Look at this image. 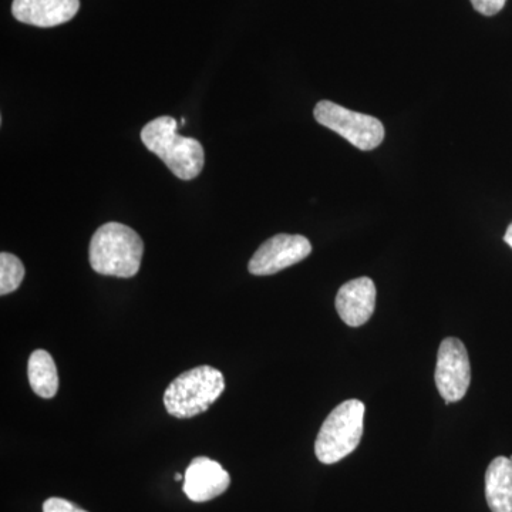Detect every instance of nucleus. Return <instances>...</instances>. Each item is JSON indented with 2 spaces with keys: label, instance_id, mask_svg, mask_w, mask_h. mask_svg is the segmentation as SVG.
<instances>
[{
  "label": "nucleus",
  "instance_id": "nucleus-7",
  "mask_svg": "<svg viewBox=\"0 0 512 512\" xmlns=\"http://www.w3.org/2000/svg\"><path fill=\"white\" fill-rule=\"evenodd\" d=\"M311 252V242L302 235H275L256 249L249 261L248 271L256 276L278 274L308 258Z\"/></svg>",
  "mask_w": 512,
  "mask_h": 512
},
{
  "label": "nucleus",
  "instance_id": "nucleus-17",
  "mask_svg": "<svg viewBox=\"0 0 512 512\" xmlns=\"http://www.w3.org/2000/svg\"><path fill=\"white\" fill-rule=\"evenodd\" d=\"M184 480V477L181 476V474H175V481H181Z\"/></svg>",
  "mask_w": 512,
  "mask_h": 512
},
{
  "label": "nucleus",
  "instance_id": "nucleus-11",
  "mask_svg": "<svg viewBox=\"0 0 512 512\" xmlns=\"http://www.w3.org/2000/svg\"><path fill=\"white\" fill-rule=\"evenodd\" d=\"M485 498L493 512H512V461L494 458L485 473Z\"/></svg>",
  "mask_w": 512,
  "mask_h": 512
},
{
  "label": "nucleus",
  "instance_id": "nucleus-10",
  "mask_svg": "<svg viewBox=\"0 0 512 512\" xmlns=\"http://www.w3.org/2000/svg\"><path fill=\"white\" fill-rule=\"evenodd\" d=\"M79 0H13L15 19L37 28H55L79 12Z\"/></svg>",
  "mask_w": 512,
  "mask_h": 512
},
{
  "label": "nucleus",
  "instance_id": "nucleus-12",
  "mask_svg": "<svg viewBox=\"0 0 512 512\" xmlns=\"http://www.w3.org/2000/svg\"><path fill=\"white\" fill-rule=\"evenodd\" d=\"M30 387L42 399H53L59 390V373L52 355L46 350H35L29 357Z\"/></svg>",
  "mask_w": 512,
  "mask_h": 512
},
{
  "label": "nucleus",
  "instance_id": "nucleus-9",
  "mask_svg": "<svg viewBox=\"0 0 512 512\" xmlns=\"http://www.w3.org/2000/svg\"><path fill=\"white\" fill-rule=\"evenodd\" d=\"M375 306V282L366 276L349 281L336 295V311L350 328L365 325L367 320L372 318Z\"/></svg>",
  "mask_w": 512,
  "mask_h": 512
},
{
  "label": "nucleus",
  "instance_id": "nucleus-5",
  "mask_svg": "<svg viewBox=\"0 0 512 512\" xmlns=\"http://www.w3.org/2000/svg\"><path fill=\"white\" fill-rule=\"evenodd\" d=\"M313 116L319 124L335 131L359 150H375L383 143L384 127L376 117L356 113L329 100L319 101Z\"/></svg>",
  "mask_w": 512,
  "mask_h": 512
},
{
  "label": "nucleus",
  "instance_id": "nucleus-15",
  "mask_svg": "<svg viewBox=\"0 0 512 512\" xmlns=\"http://www.w3.org/2000/svg\"><path fill=\"white\" fill-rule=\"evenodd\" d=\"M43 512H87L64 498H49L43 504Z\"/></svg>",
  "mask_w": 512,
  "mask_h": 512
},
{
  "label": "nucleus",
  "instance_id": "nucleus-1",
  "mask_svg": "<svg viewBox=\"0 0 512 512\" xmlns=\"http://www.w3.org/2000/svg\"><path fill=\"white\" fill-rule=\"evenodd\" d=\"M143 254V239L119 222L101 225L90 241V265L100 275L133 278L140 271Z\"/></svg>",
  "mask_w": 512,
  "mask_h": 512
},
{
  "label": "nucleus",
  "instance_id": "nucleus-4",
  "mask_svg": "<svg viewBox=\"0 0 512 512\" xmlns=\"http://www.w3.org/2000/svg\"><path fill=\"white\" fill-rule=\"evenodd\" d=\"M365 404L360 400H346L332 410L323 421L315 443L320 463L335 464L352 454L363 436Z\"/></svg>",
  "mask_w": 512,
  "mask_h": 512
},
{
  "label": "nucleus",
  "instance_id": "nucleus-13",
  "mask_svg": "<svg viewBox=\"0 0 512 512\" xmlns=\"http://www.w3.org/2000/svg\"><path fill=\"white\" fill-rule=\"evenodd\" d=\"M25 278V266L18 256L2 252L0 254V295L18 291Z\"/></svg>",
  "mask_w": 512,
  "mask_h": 512
},
{
  "label": "nucleus",
  "instance_id": "nucleus-16",
  "mask_svg": "<svg viewBox=\"0 0 512 512\" xmlns=\"http://www.w3.org/2000/svg\"><path fill=\"white\" fill-rule=\"evenodd\" d=\"M504 241L512 248V222L510 227H508L507 232H505Z\"/></svg>",
  "mask_w": 512,
  "mask_h": 512
},
{
  "label": "nucleus",
  "instance_id": "nucleus-18",
  "mask_svg": "<svg viewBox=\"0 0 512 512\" xmlns=\"http://www.w3.org/2000/svg\"><path fill=\"white\" fill-rule=\"evenodd\" d=\"M510 460L512 461V456H511Z\"/></svg>",
  "mask_w": 512,
  "mask_h": 512
},
{
  "label": "nucleus",
  "instance_id": "nucleus-3",
  "mask_svg": "<svg viewBox=\"0 0 512 512\" xmlns=\"http://www.w3.org/2000/svg\"><path fill=\"white\" fill-rule=\"evenodd\" d=\"M225 390L224 375L212 366H198L175 377L164 393V406L170 416L191 419L220 399Z\"/></svg>",
  "mask_w": 512,
  "mask_h": 512
},
{
  "label": "nucleus",
  "instance_id": "nucleus-6",
  "mask_svg": "<svg viewBox=\"0 0 512 512\" xmlns=\"http://www.w3.org/2000/svg\"><path fill=\"white\" fill-rule=\"evenodd\" d=\"M436 386L446 406L460 402L471 382V366L466 346L461 340L447 338L437 355Z\"/></svg>",
  "mask_w": 512,
  "mask_h": 512
},
{
  "label": "nucleus",
  "instance_id": "nucleus-14",
  "mask_svg": "<svg viewBox=\"0 0 512 512\" xmlns=\"http://www.w3.org/2000/svg\"><path fill=\"white\" fill-rule=\"evenodd\" d=\"M478 13L484 16H494L503 10L507 0H470Z\"/></svg>",
  "mask_w": 512,
  "mask_h": 512
},
{
  "label": "nucleus",
  "instance_id": "nucleus-8",
  "mask_svg": "<svg viewBox=\"0 0 512 512\" xmlns=\"http://www.w3.org/2000/svg\"><path fill=\"white\" fill-rule=\"evenodd\" d=\"M231 477L220 463L208 457L191 461L184 476V493L194 503H205L228 490Z\"/></svg>",
  "mask_w": 512,
  "mask_h": 512
},
{
  "label": "nucleus",
  "instance_id": "nucleus-2",
  "mask_svg": "<svg viewBox=\"0 0 512 512\" xmlns=\"http://www.w3.org/2000/svg\"><path fill=\"white\" fill-rule=\"evenodd\" d=\"M141 141L180 180H194L204 168V148L200 141L180 136L177 120L173 117L163 116L150 121L141 131Z\"/></svg>",
  "mask_w": 512,
  "mask_h": 512
}]
</instances>
